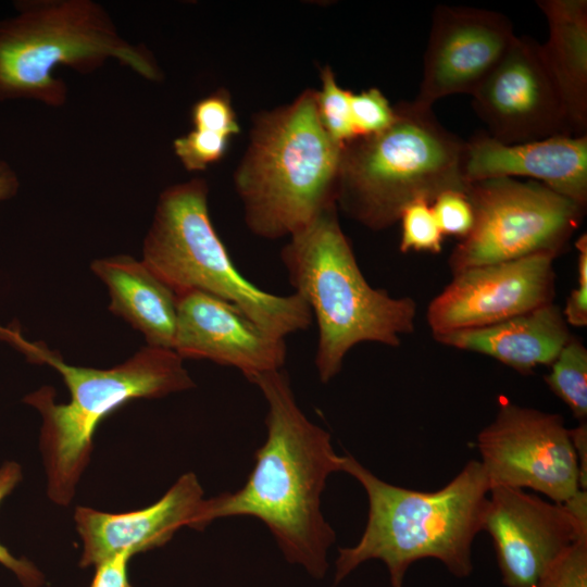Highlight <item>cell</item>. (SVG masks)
<instances>
[{
  "label": "cell",
  "instance_id": "6da1fadb",
  "mask_svg": "<svg viewBox=\"0 0 587 587\" xmlns=\"http://www.w3.org/2000/svg\"><path fill=\"white\" fill-rule=\"evenodd\" d=\"M248 380L260 388L267 404L266 439L240 489L204 499L197 530L221 517H257L289 563L322 579L335 532L322 514L321 497L328 476L340 471L341 455L334 451L330 434L299 408L283 369Z\"/></svg>",
  "mask_w": 587,
  "mask_h": 587
},
{
  "label": "cell",
  "instance_id": "7a4b0ae2",
  "mask_svg": "<svg viewBox=\"0 0 587 587\" xmlns=\"http://www.w3.org/2000/svg\"><path fill=\"white\" fill-rule=\"evenodd\" d=\"M340 471L364 488L369 515L360 540L338 549L332 587L373 559L386 565L391 587H402L408 569L426 558L439 560L459 578L471 575L472 544L483 530L490 490L480 461H469L436 491L388 484L350 454L341 455Z\"/></svg>",
  "mask_w": 587,
  "mask_h": 587
},
{
  "label": "cell",
  "instance_id": "3957f363",
  "mask_svg": "<svg viewBox=\"0 0 587 587\" xmlns=\"http://www.w3.org/2000/svg\"><path fill=\"white\" fill-rule=\"evenodd\" d=\"M33 362L60 373L71 399L54 402V390L42 387L24 398L42 419L40 450L47 474V494L68 505L88 465L93 435L101 421L135 399H155L188 390L195 383L183 359L171 349L146 346L111 369L71 365L45 345L23 336L16 346Z\"/></svg>",
  "mask_w": 587,
  "mask_h": 587
},
{
  "label": "cell",
  "instance_id": "277c9868",
  "mask_svg": "<svg viewBox=\"0 0 587 587\" xmlns=\"http://www.w3.org/2000/svg\"><path fill=\"white\" fill-rule=\"evenodd\" d=\"M280 260L290 285L317 324L315 366L322 383L341 370L354 346L370 341L398 347L414 329L416 303L372 287L357 262L337 216V205L289 237Z\"/></svg>",
  "mask_w": 587,
  "mask_h": 587
},
{
  "label": "cell",
  "instance_id": "5b68a950",
  "mask_svg": "<svg viewBox=\"0 0 587 587\" xmlns=\"http://www.w3.org/2000/svg\"><path fill=\"white\" fill-rule=\"evenodd\" d=\"M342 147L322 126L315 90L255 117L234 178L248 228L290 237L336 205Z\"/></svg>",
  "mask_w": 587,
  "mask_h": 587
},
{
  "label": "cell",
  "instance_id": "8992f818",
  "mask_svg": "<svg viewBox=\"0 0 587 587\" xmlns=\"http://www.w3.org/2000/svg\"><path fill=\"white\" fill-rule=\"evenodd\" d=\"M395 108L384 132L342 147L336 205L373 230L399 221L416 200L432 202L447 190L466 193L465 141L446 129L432 109L413 101Z\"/></svg>",
  "mask_w": 587,
  "mask_h": 587
},
{
  "label": "cell",
  "instance_id": "52a82bcc",
  "mask_svg": "<svg viewBox=\"0 0 587 587\" xmlns=\"http://www.w3.org/2000/svg\"><path fill=\"white\" fill-rule=\"evenodd\" d=\"M0 21V101H66L59 66L89 73L113 59L150 80L161 78L151 52L123 38L109 13L91 0H23Z\"/></svg>",
  "mask_w": 587,
  "mask_h": 587
},
{
  "label": "cell",
  "instance_id": "ba28073f",
  "mask_svg": "<svg viewBox=\"0 0 587 587\" xmlns=\"http://www.w3.org/2000/svg\"><path fill=\"white\" fill-rule=\"evenodd\" d=\"M141 260L177 296L192 290L214 296L274 337L285 339L312 323L311 310L298 294L264 291L237 270L210 218L203 179L171 186L160 195Z\"/></svg>",
  "mask_w": 587,
  "mask_h": 587
},
{
  "label": "cell",
  "instance_id": "9c48e42d",
  "mask_svg": "<svg viewBox=\"0 0 587 587\" xmlns=\"http://www.w3.org/2000/svg\"><path fill=\"white\" fill-rule=\"evenodd\" d=\"M466 196L474 223L450 255L453 275L538 252L559 254L585 210L538 182L513 177L471 183Z\"/></svg>",
  "mask_w": 587,
  "mask_h": 587
},
{
  "label": "cell",
  "instance_id": "30bf717a",
  "mask_svg": "<svg viewBox=\"0 0 587 587\" xmlns=\"http://www.w3.org/2000/svg\"><path fill=\"white\" fill-rule=\"evenodd\" d=\"M490 488H530L564 503L580 489L577 455L559 414L504 402L477 436Z\"/></svg>",
  "mask_w": 587,
  "mask_h": 587
},
{
  "label": "cell",
  "instance_id": "8fae6325",
  "mask_svg": "<svg viewBox=\"0 0 587 587\" xmlns=\"http://www.w3.org/2000/svg\"><path fill=\"white\" fill-rule=\"evenodd\" d=\"M483 530L492 539L503 585L539 587L560 555L587 534L586 490L551 503L520 488L492 487Z\"/></svg>",
  "mask_w": 587,
  "mask_h": 587
},
{
  "label": "cell",
  "instance_id": "7c38bea8",
  "mask_svg": "<svg viewBox=\"0 0 587 587\" xmlns=\"http://www.w3.org/2000/svg\"><path fill=\"white\" fill-rule=\"evenodd\" d=\"M554 252H538L454 274L428 305L434 337L496 324L551 303Z\"/></svg>",
  "mask_w": 587,
  "mask_h": 587
},
{
  "label": "cell",
  "instance_id": "4fadbf2b",
  "mask_svg": "<svg viewBox=\"0 0 587 587\" xmlns=\"http://www.w3.org/2000/svg\"><path fill=\"white\" fill-rule=\"evenodd\" d=\"M472 97L474 110L488 127L487 134L500 142L575 136L540 43L533 38L515 36Z\"/></svg>",
  "mask_w": 587,
  "mask_h": 587
},
{
  "label": "cell",
  "instance_id": "5bb4252c",
  "mask_svg": "<svg viewBox=\"0 0 587 587\" xmlns=\"http://www.w3.org/2000/svg\"><path fill=\"white\" fill-rule=\"evenodd\" d=\"M515 34L495 11L437 5L424 55L423 78L413 102L432 109L439 99L471 95L501 61Z\"/></svg>",
  "mask_w": 587,
  "mask_h": 587
},
{
  "label": "cell",
  "instance_id": "9a60e30c",
  "mask_svg": "<svg viewBox=\"0 0 587 587\" xmlns=\"http://www.w3.org/2000/svg\"><path fill=\"white\" fill-rule=\"evenodd\" d=\"M173 350L183 360L236 367L247 379L282 370L287 359L285 339L267 334L230 303L196 290L177 296Z\"/></svg>",
  "mask_w": 587,
  "mask_h": 587
},
{
  "label": "cell",
  "instance_id": "2e32d148",
  "mask_svg": "<svg viewBox=\"0 0 587 587\" xmlns=\"http://www.w3.org/2000/svg\"><path fill=\"white\" fill-rule=\"evenodd\" d=\"M203 501L198 477L188 472L141 510L113 514L77 507L74 520L83 544L79 565L96 567L122 552L133 557L164 546L182 527L197 529Z\"/></svg>",
  "mask_w": 587,
  "mask_h": 587
},
{
  "label": "cell",
  "instance_id": "e0dca14e",
  "mask_svg": "<svg viewBox=\"0 0 587 587\" xmlns=\"http://www.w3.org/2000/svg\"><path fill=\"white\" fill-rule=\"evenodd\" d=\"M464 174L469 184L528 177L586 207L587 135L503 143L487 133H478L465 141Z\"/></svg>",
  "mask_w": 587,
  "mask_h": 587
},
{
  "label": "cell",
  "instance_id": "ac0fdd59",
  "mask_svg": "<svg viewBox=\"0 0 587 587\" xmlns=\"http://www.w3.org/2000/svg\"><path fill=\"white\" fill-rule=\"evenodd\" d=\"M571 338L562 311L551 302L496 324L457 330L435 339L489 355L526 373L538 365L551 364Z\"/></svg>",
  "mask_w": 587,
  "mask_h": 587
},
{
  "label": "cell",
  "instance_id": "d6986e66",
  "mask_svg": "<svg viewBox=\"0 0 587 587\" xmlns=\"http://www.w3.org/2000/svg\"><path fill=\"white\" fill-rule=\"evenodd\" d=\"M107 286L109 310L140 332L147 346L173 350L177 295L142 261L120 254L92 261Z\"/></svg>",
  "mask_w": 587,
  "mask_h": 587
},
{
  "label": "cell",
  "instance_id": "ffe728a7",
  "mask_svg": "<svg viewBox=\"0 0 587 587\" xmlns=\"http://www.w3.org/2000/svg\"><path fill=\"white\" fill-rule=\"evenodd\" d=\"M549 36L540 43L544 61L557 86L575 136L587 129V1L540 0Z\"/></svg>",
  "mask_w": 587,
  "mask_h": 587
},
{
  "label": "cell",
  "instance_id": "44dd1931",
  "mask_svg": "<svg viewBox=\"0 0 587 587\" xmlns=\"http://www.w3.org/2000/svg\"><path fill=\"white\" fill-rule=\"evenodd\" d=\"M551 372L545 377L550 389L580 420L587 416V350L573 337L551 363Z\"/></svg>",
  "mask_w": 587,
  "mask_h": 587
},
{
  "label": "cell",
  "instance_id": "7402d4cb",
  "mask_svg": "<svg viewBox=\"0 0 587 587\" xmlns=\"http://www.w3.org/2000/svg\"><path fill=\"white\" fill-rule=\"evenodd\" d=\"M322 89L316 91V107L322 126L329 137L340 146L357 138L351 115L350 90L336 82L329 66L322 71Z\"/></svg>",
  "mask_w": 587,
  "mask_h": 587
},
{
  "label": "cell",
  "instance_id": "603a6c76",
  "mask_svg": "<svg viewBox=\"0 0 587 587\" xmlns=\"http://www.w3.org/2000/svg\"><path fill=\"white\" fill-rule=\"evenodd\" d=\"M401 252L426 251L437 253L441 250L442 236L433 213L430 203L416 200L401 213Z\"/></svg>",
  "mask_w": 587,
  "mask_h": 587
},
{
  "label": "cell",
  "instance_id": "cb8c5ba5",
  "mask_svg": "<svg viewBox=\"0 0 587 587\" xmlns=\"http://www.w3.org/2000/svg\"><path fill=\"white\" fill-rule=\"evenodd\" d=\"M230 137L205 128H195L176 138L174 152L188 171H202L220 161L228 147Z\"/></svg>",
  "mask_w": 587,
  "mask_h": 587
},
{
  "label": "cell",
  "instance_id": "d4e9b609",
  "mask_svg": "<svg viewBox=\"0 0 587 587\" xmlns=\"http://www.w3.org/2000/svg\"><path fill=\"white\" fill-rule=\"evenodd\" d=\"M351 115L357 138L379 134L394 122L395 108L377 88L352 93Z\"/></svg>",
  "mask_w": 587,
  "mask_h": 587
},
{
  "label": "cell",
  "instance_id": "484cf974",
  "mask_svg": "<svg viewBox=\"0 0 587 587\" xmlns=\"http://www.w3.org/2000/svg\"><path fill=\"white\" fill-rule=\"evenodd\" d=\"M195 128H205L232 137L239 133L230 98L225 90H216L200 99L191 109Z\"/></svg>",
  "mask_w": 587,
  "mask_h": 587
},
{
  "label": "cell",
  "instance_id": "4316f807",
  "mask_svg": "<svg viewBox=\"0 0 587 587\" xmlns=\"http://www.w3.org/2000/svg\"><path fill=\"white\" fill-rule=\"evenodd\" d=\"M539 587H587V534L560 555Z\"/></svg>",
  "mask_w": 587,
  "mask_h": 587
},
{
  "label": "cell",
  "instance_id": "83f0119b",
  "mask_svg": "<svg viewBox=\"0 0 587 587\" xmlns=\"http://www.w3.org/2000/svg\"><path fill=\"white\" fill-rule=\"evenodd\" d=\"M430 207L444 235L464 238L471 232L474 214L465 192L447 190L440 193Z\"/></svg>",
  "mask_w": 587,
  "mask_h": 587
},
{
  "label": "cell",
  "instance_id": "f1b7e54d",
  "mask_svg": "<svg viewBox=\"0 0 587 587\" xmlns=\"http://www.w3.org/2000/svg\"><path fill=\"white\" fill-rule=\"evenodd\" d=\"M22 478L21 466L15 462H5L0 467V502L13 490ZM0 563L12 571L23 587H40L43 574L25 558L18 559L0 544Z\"/></svg>",
  "mask_w": 587,
  "mask_h": 587
},
{
  "label": "cell",
  "instance_id": "f546056e",
  "mask_svg": "<svg viewBox=\"0 0 587 587\" xmlns=\"http://www.w3.org/2000/svg\"><path fill=\"white\" fill-rule=\"evenodd\" d=\"M578 250L577 273L578 285L571 292L562 312L567 324L576 327L587 325V236L580 235L575 242Z\"/></svg>",
  "mask_w": 587,
  "mask_h": 587
},
{
  "label": "cell",
  "instance_id": "4dcf8cb0",
  "mask_svg": "<svg viewBox=\"0 0 587 587\" xmlns=\"http://www.w3.org/2000/svg\"><path fill=\"white\" fill-rule=\"evenodd\" d=\"M130 558L122 552L98 564L90 587H133L127 571Z\"/></svg>",
  "mask_w": 587,
  "mask_h": 587
},
{
  "label": "cell",
  "instance_id": "1f68e13d",
  "mask_svg": "<svg viewBox=\"0 0 587 587\" xmlns=\"http://www.w3.org/2000/svg\"><path fill=\"white\" fill-rule=\"evenodd\" d=\"M571 439L577 455L580 476V489L586 490L587 486V425L582 422L579 426L570 429Z\"/></svg>",
  "mask_w": 587,
  "mask_h": 587
},
{
  "label": "cell",
  "instance_id": "d6a6232c",
  "mask_svg": "<svg viewBox=\"0 0 587 587\" xmlns=\"http://www.w3.org/2000/svg\"><path fill=\"white\" fill-rule=\"evenodd\" d=\"M20 187L18 178L11 166L0 160V202L15 196Z\"/></svg>",
  "mask_w": 587,
  "mask_h": 587
},
{
  "label": "cell",
  "instance_id": "836d02e7",
  "mask_svg": "<svg viewBox=\"0 0 587 587\" xmlns=\"http://www.w3.org/2000/svg\"><path fill=\"white\" fill-rule=\"evenodd\" d=\"M7 330H8L7 327H2V326L0 325V339L3 340V337H4L5 334H7Z\"/></svg>",
  "mask_w": 587,
  "mask_h": 587
}]
</instances>
